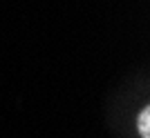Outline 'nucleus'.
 I'll use <instances>...</instances> for the list:
<instances>
[{
  "label": "nucleus",
  "mask_w": 150,
  "mask_h": 138,
  "mask_svg": "<svg viewBox=\"0 0 150 138\" xmlns=\"http://www.w3.org/2000/svg\"><path fill=\"white\" fill-rule=\"evenodd\" d=\"M139 132H141V138H150V109L146 107L141 116H139Z\"/></svg>",
  "instance_id": "f257e3e1"
}]
</instances>
